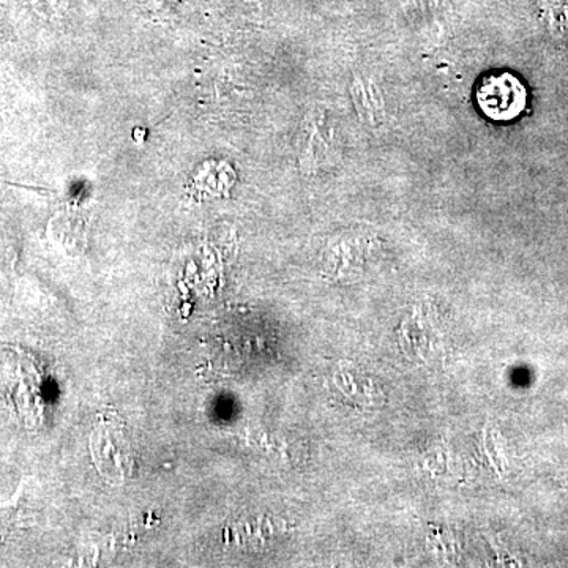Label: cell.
<instances>
[{
	"instance_id": "1",
	"label": "cell",
	"mask_w": 568,
	"mask_h": 568,
	"mask_svg": "<svg viewBox=\"0 0 568 568\" xmlns=\"http://www.w3.org/2000/svg\"><path fill=\"white\" fill-rule=\"evenodd\" d=\"M525 85L511 73L491 74L481 81L477 91V103L481 112L497 122L517 119L526 108Z\"/></svg>"
},
{
	"instance_id": "2",
	"label": "cell",
	"mask_w": 568,
	"mask_h": 568,
	"mask_svg": "<svg viewBox=\"0 0 568 568\" xmlns=\"http://www.w3.org/2000/svg\"><path fill=\"white\" fill-rule=\"evenodd\" d=\"M37 6L44 7V9H54L58 7V0H36Z\"/></svg>"
}]
</instances>
